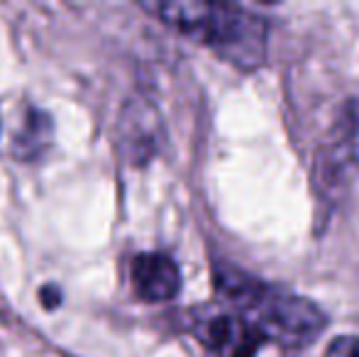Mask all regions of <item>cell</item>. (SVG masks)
<instances>
[{
  "label": "cell",
  "mask_w": 359,
  "mask_h": 357,
  "mask_svg": "<svg viewBox=\"0 0 359 357\" xmlns=\"http://www.w3.org/2000/svg\"><path fill=\"white\" fill-rule=\"evenodd\" d=\"M161 22L201 42L240 69H255L266 57V22L232 3H142Z\"/></svg>",
  "instance_id": "1"
},
{
  "label": "cell",
  "mask_w": 359,
  "mask_h": 357,
  "mask_svg": "<svg viewBox=\"0 0 359 357\" xmlns=\"http://www.w3.org/2000/svg\"><path fill=\"white\" fill-rule=\"evenodd\" d=\"M215 284L222 296H227L237 311L266 335V340H274L284 348H306L327 323L325 314L313 301L286 294L247 271L217 267Z\"/></svg>",
  "instance_id": "2"
},
{
  "label": "cell",
  "mask_w": 359,
  "mask_h": 357,
  "mask_svg": "<svg viewBox=\"0 0 359 357\" xmlns=\"http://www.w3.org/2000/svg\"><path fill=\"white\" fill-rule=\"evenodd\" d=\"M196 335L208 350L220 357H255L266 340V335L240 311H217L201 318Z\"/></svg>",
  "instance_id": "3"
},
{
  "label": "cell",
  "mask_w": 359,
  "mask_h": 357,
  "mask_svg": "<svg viewBox=\"0 0 359 357\" xmlns=\"http://www.w3.org/2000/svg\"><path fill=\"white\" fill-rule=\"evenodd\" d=\"M130 279H133L140 299L151 301V304L174 299L181 289L179 264L164 252L137 255L133 260V267H130Z\"/></svg>",
  "instance_id": "4"
},
{
  "label": "cell",
  "mask_w": 359,
  "mask_h": 357,
  "mask_svg": "<svg viewBox=\"0 0 359 357\" xmlns=\"http://www.w3.org/2000/svg\"><path fill=\"white\" fill-rule=\"evenodd\" d=\"M347 108L350 113L335 125L332 144L323 152V174L330 179H340V174L355 167V157H359V103H350Z\"/></svg>",
  "instance_id": "5"
},
{
  "label": "cell",
  "mask_w": 359,
  "mask_h": 357,
  "mask_svg": "<svg viewBox=\"0 0 359 357\" xmlns=\"http://www.w3.org/2000/svg\"><path fill=\"white\" fill-rule=\"evenodd\" d=\"M47 133H49V120H47V115H42V113H29L27 118H25V130L20 133V137H18V149L22 154H34L37 152V142L39 140H44L47 137Z\"/></svg>",
  "instance_id": "6"
},
{
  "label": "cell",
  "mask_w": 359,
  "mask_h": 357,
  "mask_svg": "<svg viewBox=\"0 0 359 357\" xmlns=\"http://www.w3.org/2000/svg\"><path fill=\"white\" fill-rule=\"evenodd\" d=\"M325 357H359V335H340L327 345Z\"/></svg>",
  "instance_id": "7"
}]
</instances>
